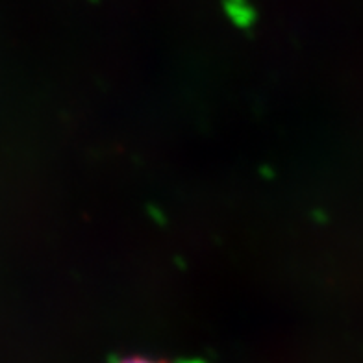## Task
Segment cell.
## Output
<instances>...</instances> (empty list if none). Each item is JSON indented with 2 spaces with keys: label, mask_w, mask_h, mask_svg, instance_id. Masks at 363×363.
<instances>
[{
  "label": "cell",
  "mask_w": 363,
  "mask_h": 363,
  "mask_svg": "<svg viewBox=\"0 0 363 363\" xmlns=\"http://www.w3.org/2000/svg\"><path fill=\"white\" fill-rule=\"evenodd\" d=\"M119 363H167L158 358H147V356H132V358L121 359Z\"/></svg>",
  "instance_id": "obj_1"
}]
</instances>
